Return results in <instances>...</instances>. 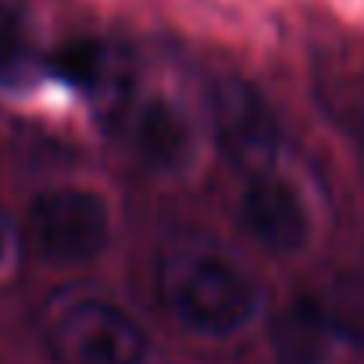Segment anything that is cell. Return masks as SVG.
I'll return each mask as SVG.
<instances>
[{
    "mask_svg": "<svg viewBox=\"0 0 364 364\" xmlns=\"http://www.w3.org/2000/svg\"><path fill=\"white\" fill-rule=\"evenodd\" d=\"M43 346L58 364H143V325L104 296H61L43 314Z\"/></svg>",
    "mask_w": 364,
    "mask_h": 364,
    "instance_id": "cell-2",
    "label": "cell"
},
{
    "mask_svg": "<svg viewBox=\"0 0 364 364\" xmlns=\"http://www.w3.org/2000/svg\"><path fill=\"white\" fill-rule=\"evenodd\" d=\"M243 225L268 254H296L311 240V211L296 182L282 171H250L243 190Z\"/></svg>",
    "mask_w": 364,
    "mask_h": 364,
    "instance_id": "cell-5",
    "label": "cell"
},
{
    "mask_svg": "<svg viewBox=\"0 0 364 364\" xmlns=\"http://www.w3.org/2000/svg\"><path fill=\"white\" fill-rule=\"evenodd\" d=\"M33 250L50 264H86L100 257L111 240L107 200L82 186L43 190L26 215Z\"/></svg>",
    "mask_w": 364,
    "mask_h": 364,
    "instance_id": "cell-3",
    "label": "cell"
},
{
    "mask_svg": "<svg viewBox=\"0 0 364 364\" xmlns=\"http://www.w3.org/2000/svg\"><path fill=\"white\" fill-rule=\"evenodd\" d=\"M208 111H211L215 139L236 168H243L250 175V171H261V168L275 164L279 125H275L272 107L264 104V97L250 82L218 79L211 86Z\"/></svg>",
    "mask_w": 364,
    "mask_h": 364,
    "instance_id": "cell-4",
    "label": "cell"
},
{
    "mask_svg": "<svg viewBox=\"0 0 364 364\" xmlns=\"http://www.w3.org/2000/svg\"><path fill=\"white\" fill-rule=\"evenodd\" d=\"M157 289L182 328L211 339L247 328L261 307L257 282L229 254L208 243L168 250L157 268Z\"/></svg>",
    "mask_w": 364,
    "mask_h": 364,
    "instance_id": "cell-1",
    "label": "cell"
},
{
    "mask_svg": "<svg viewBox=\"0 0 364 364\" xmlns=\"http://www.w3.org/2000/svg\"><path fill=\"white\" fill-rule=\"evenodd\" d=\"M43 68H47L54 79H61V82H68V86H75V90H86V93L100 97L104 107H114V104L132 90V86L125 82V75H122L118 54H114L107 43L90 40V36H79V40L61 43V47L43 61Z\"/></svg>",
    "mask_w": 364,
    "mask_h": 364,
    "instance_id": "cell-7",
    "label": "cell"
},
{
    "mask_svg": "<svg viewBox=\"0 0 364 364\" xmlns=\"http://www.w3.org/2000/svg\"><path fill=\"white\" fill-rule=\"evenodd\" d=\"M11 243H15V236H11V225H8V218L0 215V268L8 264V257H11Z\"/></svg>",
    "mask_w": 364,
    "mask_h": 364,
    "instance_id": "cell-11",
    "label": "cell"
},
{
    "mask_svg": "<svg viewBox=\"0 0 364 364\" xmlns=\"http://www.w3.org/2000/svg\"><path fill=\"white\" fill-rule=\"evenodd\" d=\"M339 346H364V272H343L311 293Z\"/></svg>",
    "mask_w": 364,
    "mask_h": 364,
    "instance_id": "cell-9",
    "label": "cell"
},
{
    "mask_svg": "<svg viewBox=\"0 0 364 364\" xmlns=\"http://www.w3.org/2000/svg\"><path fill=\"white\" fill-rule=\"evenodd\" d=\"M272 343L282 364H325V357L339 346L318 314L311 293L296 296L272 325Z\"/></svg>",
    "mask_w": 364,
    "mask_h": 364,
    "instance_id": "cell-8",
    "label": "cell"
},
{
    "mask_svg": "<svg viewBox=\"0 0 364 364\" xmlns=\"http://www.w3.org/2000/svg\"><path fill=\"white\" fill-rule=\"evenodd\" d=\"M36 47H33V29L29 18L18 4L0 0V79L4 82H22L36 72Z\"/></svg>",
    "mask_w": 364,
    "mask_h": 364,
    "instance_id": "cell-10",
    "label": "cell"
},
{
    "mask_svg": "<svg viewBox=\"0 0 364 364\" xmlns=\"http://www.w3.org/2000/svg\"><path fill=\"white\" fill-rule=\"evenodd\" d=\"M114 129L125 136L132 154L161 171L178 168L193 150V136L178 107L164 97H136L132 90L111 107Z\"/></svg>",
    "mask_w": 364,
    "mask_h": 364,
    "instance_id": "cell-6",
    "label": "cell"
}]
</instances>
